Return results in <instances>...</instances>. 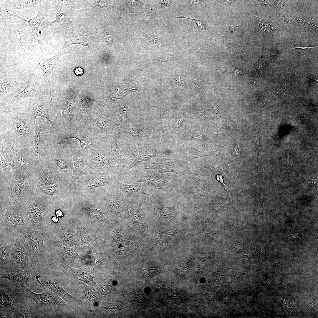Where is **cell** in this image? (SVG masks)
Wrapping results in <instances>:
<instances>
[{
  "instance_id": "1",
  "label": "cell",
  "mask_w": 318,
  "mask_h": 318,
  "mask_svg": "<svg viewBox=\"0 0 318 318\" xmlns=\"http://www.w3.org/2000/svg\"><path fill=\"white\" fill-rule=\"evenodd\" d=\"M0 135L24 148L34 147L35 120L24 105L13 110L0 111Z\"/></svg>"
},
{
  "instance_id": "2",
  "label": "cell",
  "mask_w": 318,
  "mask_h": 318,
  "mask_svg": "<svg viewBox=\"0 0 318 318\" xmlns=\"http://www.w3.org/2000/svg\"><path fill=\"white\" fill-rule=\"evenodd\" d=\"M0 181V203L23 204L34 195V175L20 178L12 176Z\"/></svg>"
},
{
  "instance_id": "3",
  "label": "cell",
  "mask_w": 318,
  "mask_h": 318,
  "mask_svg": "<svg viewBox=\"0 0 318 318\" xmlns=\"http://www.w3.org/2000/svg\"><path fill=\"white\" fill-rule=\"evenodd\" d=\"M0 235H11L31 226L30 218L22 203H0Z\"/></svg>"
},
{
  "instance_id": "4",
  "label": "cell",
  "mask_w": 318,
  "mask_h": 318,
  "mask_svg": "<svg viewBox=\"0 0 318 318\" xmlns=\"http://www.w3.org/2000/svg\"><path fill=\"white\" fill-rule=\"evenodd\" d=\"M105 191L113 195L122 203H139L146 200L151 194L149 186L139 182L122 183L116 179L105 187Z\"/></svg>"
},
{
  "instance_id": "5",
  "label": "cell",
  "mask_w": 318,
  "mask_h": 318,
  "mask_svg": "<svg viewBox=\"0 0 318 318\" xmlns=\"http://www.w3.org/2000/svg\"><path fill=\"white\" fill-rule=\"evenodd\" d=\"M22 204L30 218L33 229L49 231L51 223L53 222L52 216L55 215L52 203L34 194Z\"/></svg>"
},
{
  "instance_id": "6",
  "label": "cell",
  "mask_w": 318,
  "mask_h": 318,
  "mask_svg": "<svg viewBox=\"0 0 318 318\" xmlns=\"http://www.w3.org/2000/svg\"><path fill=\"white\" fill-rule=\"evenodd\" d=\"M21 289L26 297L32 299L36 303L37 318L51 317L57 309L69 306L59 296L48 289L44 288L43 292L37 294L27 287H21Z\"/></svg>"
},
{
  "instance_id": "7",
  "label": "cell",
  "mask_w": 318,
  "mask_h": 318,
  "mask_svg": "<svg viewBox=\"0 0 318 318\" xmlns=\"http://www.w3.org/2000/svg\"><path fill=\"white\" fill-rule=\"evenodd\" d=\"M57 137L56 132L48 121L40 117L36 118L34 147L42 161L47 160L49 151L57 142Z\"/></svg>"
},
{
  "instance_id": "8",
  "label": "cell",
  "mask_w": 318,
  "mask_h": 318,
  "mask_svg": "<svg viewBox=\"0 0 318 318\" xmlns=\"http://www.w3.org/2000/svg\"><path fill=\"white\" fill-rule=\"evenodd\" d=\"M49 231L35 230L31 226L21 228L17 231L25 247L34 270L37 272L40 267L38 253L44 246V240Z\"/></svg>"
},
{
  "instance_id": "9",
  "label": "cell",
  "mask_w": 318,
  "mask_h": 318,
  "mask_svg": "<svg viewBox=\"0 0 318 318\" xmlns=\"http://www.w3.org/2000/svg\"><path fill=\"white\" fill-rule=\"evenodd\" d=\"M116 175H105L97 173H87L79 178L68 189L70 194H80L93 198L97 190L106 187L117 179Z\"/></svg>"
},
{
  "instance_id": "10",
  "label": "cell",
  "mask_w": 318,
  "mask_h": 318,
  "mask_svg": "<svg viewBox=\"0 0 318 318\" xmlns=\"http://www.w3.org/2000/svg\"><path fill=\"white\" fill-rule=\"evenodd\" d=\"M116 130L127 143L135 145L143 140L149 139L153 132L148 122L128 117L118 126Z\"/></svg>"
},
{
  "instance_id": "11",
  "label": "cell",
  "mask_w": 318,
  "mask_h": 318,
  "mask_svg": "<svg viewBox=\"0 0 318 318\" xmlns=\"http://www.w3.org/2000/svg\"><path fill=\"white\" fill-rule=\"evenodd\" d=\"M23 104L35 120L38 117L46 119L52 125L57 135L61 133L58 110L55 102L44 99L31 98L25 100Z\"/></svg>"
},
{
  "instance_id": "12",
  "label": "cell",
  "mask_w": 318,
  "mask_h": 318,
  "mask_svg": "<svg viewBox=\"0 0 318 318\" xmlns=\"http://www.w3.org/2000/svg\"><path fill=\"white\" fill-rule=\"evenodd\" d=\"M47 160L60 173L70 181L73 173V162L68 140L57 143L51 149Z\"/></svg>"
},
{
  "instance_id": "13",
  "label": "cell",
  "mask_w": 318,
  "mask_h": 318,
  "mask_svg": "<svg viewBox=\"0 0 318 318\" xmlns=\"http://www.w3.org/2000/svg\"><path fill=\"white\" fill-rule=\"evenodd\" d=\"M41 161L36 154L34 147L21 150L15 156L12 161V176L20 178L34 175Z\"/></svg>"
},
{
  "instance_id": "14",
  "label": "cell",
  "mask_w": 318,
  "mask_h": 318,
  "mask_svg": "<svg viewBox=\"0 0 318 318\" xmlns=\"http://www.w3.org/2000/svg\"><path fill=\"white\" fill-rule=\"evenodd\" d=\"M105 107L103 101L98 103L91 113L86 125L100 140L116 130L115 124L105 113Z\"/></svg>"
},
{
  "instance_id": "15",
  "label": "cell",
  "mask_w": 318,
  "mask_h": 318,
  "mask_svg": "<svg viewBox=\"0 0 318 318\" xmlns=\"http://www.w3.org/2000/svg\"><path fill=\"white\" fill-rule=\"evenodd\" d=\"M40 80L39 76L33 75L25 82H23L13 92L9 95L12 100L3 110L9 111L19 108L18 100L21 99H44Z\"/></svg>"
},
{
  "instance_id": "16",
  "label": "cell",
  "mask_w": 318,
  "mask_h": 318,
  "mask_svg": "<svg viewBox=\"0 0 318 318\" xmlns=\"http://www.w3.org/2000/svg\"><path fill=\"white\" fill-rule=\"evenodd\" d=\"M73 139L77 140L79 142L78 149L83 153H87L92 147L100 150V140L86 126L79 125L68 132L61 133L57 136V143H60L67 140Z\"/></svg>"
},
{
  "instance_id": "17",
  "label": "cell",
  "mask_w": 318,
  "mask_h": 318,
  "mask_svg": "<svg viewBox=\"0 0 318 318\" xmlns=\"http://www.w3.org/2000/svg\"><path fill=\"white\" fill-rule=\"evenodd\" d=\"M118 134L116 130L110 135L101 140L100 152L105 157L116 163L121 172L132 163L133 160L127 159L123 150L120 148L117 142Z\"/></svg>"
},
{
  "instance_id": "18",
  "label": "cell",
  "mask_w": 318,
  "mask_h": 318,
  "mask_svg": "<svg viewBox=\"0 0 318 318\" xmlns=\"http://www.w3.org/2000/svg\"><path fill=\"white\" fill-rule=\"evenodd\" d=\"M86 154L88 156L89 173L117 176L121 173L116 163L106 158L95 147H92Z\"/></svg>"
},
{
  "instance_id": "19",
  "label": "cell",
  "mask_w": 318,
  "mask_h": 318,
  "mask_svg": "<svg viewBox=\"0 0 318 318\" xmlns=\"http://www.w3.org/2000/svg\"><path fill=\"white\" fill-rule=\"evenodd\" d=\"M34 177L36 185L41 187L60 184L68 186L70 182L47 160L41 161Z\"/></svg>"
},
{
  "instance_id": "20",
  "label": "cell",
  "mask_w": 318,
  "mask_h": 318,
  "mask_svg": "<svg viewBox=\"0 0 318 318\" xmlns=\"http://www.w3.org/2000/svg\"><path fill=\"white\" fill-rule=\"evenodd\" d=\"M106 92L104 102L107 108H109L116 100H123L131 92L139 91L141 89L134 81L126 83L117 82L111 78L105 79Z\"/></svg>"
},
{
  "instance_id": "21",
  "label": "cell",
  "mask_w": 318,
  "mask_h": 318,
  "mask_svg": "<svg viewBox=\"0 0 318 318\" xmlns=\"http://www.w3.org/2000/svg\"><path fill=\"white\" fill-rule=\"evenodd\" d=\"M10 257V273L34 270L26 250L17 233L12 235Z\"/></svg>"
},
{
  "instance_id": "22",
  "label": "cell",
  "mask_w": 318,
  "mask_h": 318,
  "mask_svg": "<svg viewBox=\"0 0 318 318\" xmlns=\"http://www.w3.org/2000/svg\"><path fill=\"white\" fill-rule=\"evenodd\" d=\"M0 307L13 308L28 298L21 287L17 286L5 278H0Z\"/></svg>"
},
{
  "instance_id": "23",
  "label": "cell",
  "mask_w": 318,
  "mask_h": 318,
  "mask_svg": "<svg viewBox=\"0 0 318 318\" xmlns=\"http://www.w3.org/2000/svg\"><path fill=\"white\" fill-rule=\"evenodd\" d=\"M37 281L43 288L48 289L59 296L64 301L68 302L80 303L82 301L68 293L58 280L52 277L47 268L41 265L38 271Z\"/></svg>"
},
{
  "instance_id": "24",
  "label": "cell",
  "mask_w": 318,
  "mask_h": 318,
  "mask_svg": "<svg viewBox=\"0 0 318 318\" xmlns=\"http://www.w3.org/2000/svg\"><path fill=\"white\" fill-rule=\"evenodd\" d=\"M70 148L72 153L73 168L71 180L68 186L70 188L75 182L82 175L89 173L88 170V156L78 149L79 144L76 140H68Z\"/></svg>"
},
{
  "instance_id": "25",
  "label": "cell",
  "mask_w": 318,
  "mask_h": 318,
  "mask_svg": "<svg viewBox=\"0 0 318 318\" xmlns=\"http://www.w3.org/2000/svg\"><path fill=\"white\" fill-rule=\"evenodd\" d=\"M68 186L62 184L45 187L36 185L34 194L54 203L69 198L70 195Z\"/></svg>"
},
{
  "instance_id": "26",
  "label": "cell",
  "mask_w": 318,
  "mask_h": 318,
  "mask_svg": "<svg viewBox=\"0 0 318 318\" xmlns=\"http://www.w3.org/2000/svg\"><path fill=\"white\" fill-rule=\"evenodd\" d=\"M0 278L7 279L15 285L19 287H28L38 278V273L34 270L22 272L0 273Z\"/></svg>"
},
{
  "instance_id": "27",
  "label": "cell",
  "mask_w": 318,
  "mask_h": 318,
  "mask_svg": "<svg viewBox=\"0 0 318 318\" xmlns=\"http://www.w3.org/2000/svg\"><path fill=\"white\" fill-rule=\"evenodd\" d=\"M0 236V273H10L12 235Z\"/></svg>"
},
{
  "instance_id": "28",
  "label": "cell",
  "mask_w": 318,
  "mask_h": 318,
  "mask_svg": "<svg viewBox=\"0 0 318 318\" xmlns=\"http://www.w3.org/2000/svg\"><path fill=\"white\" fill-rule=\"evenodd\" d=\"M0 176L6 177L11 174V166L14 158L19 152L12 146L7 145L0 146Z\"/></svg>"
},
{
  "instance_id": "29",
  "label": "cell",
  "mask_w": 318,
  "mask_h": 318,
  "mask_svg": "<svg viewBox=\"0 0 318 318\" xmlns=\"http://www.w3.org/2000/svg\"><path fill=\"white\" fill-rule=\"evenodd\" d=\"M58 266L60 269L68 276L83 281L94 286L98 291L99 288L94 280L95 278L92 276L89 271L72 268L62 262L59 263Z\"/></svg>"
},
{
  "instance_id": "30",
  "label": "cell",
  "mask_w": 318,
  "mask_h": 318,
  "mask_svg": "<svg viewBox=\"0 0 318 318\" xmlns=\"http://www.w3.org/2000/svg\"><path fill=\"white\" fill-rule=\"evenodd\" d=\"M6 11L8 16L17 18L21 21L27 22L32 30V39H33L34 41L37 42L39 45L42 46L43 44L42 42L39 37L38 32L39 27L42 22L46 18V13L47 11H44L43 9L40 7L38 9V14L36 16L30 19H26L22 18L15 13L10 14L8 12V11Z\"/></svg>"
},
{
  "instance_id": "31",
  "label": "cell",
  "mask_w": 318,
  "mask_h": 318,
  "mask_svg": "<svg viewBox=\"0 0 318 318\" xmlns=\"http://www.w3.org/2000/svg\"><path fill=\"white\" fill-rule=\"evenodd\" d=\"M65 49L62 48L60 51L56 55L47 59H39L37 63L39 68L43 73V76L46 77L47 80L49 87L50 98L51 101L53 100L51 95V88L50 84V78L53 70L58 64V60L61 56L67 54Z\"/></svg>"
},
{
  "instance_id": "32",
  "label": "cell",
  "mask_w": 318,
  "mask_h": 318,
  "mask_svg": "<svg viewBox=\"0 0 318 318\" xmlns=\"http://www.w3.org/2000/svg\"><path fill=\"white\" fill-rule=\"evenodd\" d=\"M130 102L129 99H125L120 103L114 105L110 107V111L107 115L115 123L116 128L128 117L127 112Z\"/></svg>"
},
{
  "instance_id": "33",
  "label": "cell",
  "mask_w": 318,
  "mask_h": 318,
  "mask_svg": "<svg viewBox=\"0 0 318 318\" xmlns=\"http://www.w3.org/2000/svg\"><path fill=\"white\" fill-rule=\"evenodd\" d=\"M29 299L11 309L12 318H37L36 303Z\"/></svg>"
},
{
  "instance_id": "34",
  "label": "cell",
  "mask_w": 318,
  "mask_h": 318,
  "mask_svg": "<svg viewBox=\"0 0 318 318\" xmlns=\"http://www.w3.org/2000/svg\"><path fill=\"white\" fill-rule=\"evenodd\" d=\"M3 6L8 11L20 9L34 12L39 9L43 0H15L5 1Z\"/></svg>"
},
{
  "instance_id": "35",
  "label": "cell",
  "mask_w": 318,
  "mask_h": 318,
  "mask_svg": "<svg viewBox=\"0 0 318 318\" xmlns=\"http://www.w3.org/2000/svg\"><path fill=\"white\" fill-rule=\"evenodd\" d=\"M19 83L12 79L0 78V96L11 94L22 83Z\"/></svg>"
},
{
  "instance_id": "36",
  "label": "cell",
  "mask_w": 318,
  "mask_h": 318,
  "mask_svg": "<svg viewBox=\"0 0 318 318\" xmlns=\"http://www.w3.org/2000/svg\"><path fill=\"white\" fill-rule=\"evenodd\" d=\"M82 211L89 216L102 221H107L108 220L104 215L101 208L100 209L91 208L86 202L83 203L82 207Z\"/></svg>"
},
{
  "instance_id": "37",
  "label": "cell",
  "mask_w": 318,
  "mask_h": 318,
  "mask_svg": "<svg viewBox=\"0 0 318 318\" xmlns=\"http://www.w3.org/2000/svg\"><path fill=\"white\" fill-rule=\"evenodd\" d=\"M77 43L88 47L90 45L89 39L86 37L83 36L71 37L66 38L62 48L65 49L70 45Z\"/></svg>"
},
{
  "instance_id": "38",
  "label": "cell",
  "mask_w": 318,
  "mask_h": 318,
  "mask_svg": "<svg viewBox=\"0 0 318 318\" xmlns=\"http://www.w3.org/2000/svg\"><path fill=\"white\" fill-rule=\"evenodd\" d=\"M85 288V293L87 299L91 302L96 304L98 302V298L96 292L87 286Z\"/></svg>"
},
{
  "instance_id": "39",
  "label": "cell",
  "mask_w": 318,
  "mask_h": 318,
  "mask_svg": "<svg viewBox=\"0 0 318 318\" xmlns=\"http://www.w3.org/2000/svg\"><path fill=\"white\" fill-rule=\"evenodd\" d=\"M59 11V10L57 14L47 11L48 12L55 15L56 16L55 20L54 21L50 22H48L50 25L58 24L63 23L66 21V12L64 13H61Z\"/></svg>"
},
{
  "instance_id": "40",
  "label": "cell",
  "mask_w": 318,
  "mask_h": 318,
  "mask_svg": "<svg viewBox=\"0 0 318 318\" xmlns=\"http://www.w3.org/2000/svg\"><path fill=\"white\" fill-rule=\"evenodd\" d=\"M0 318H12L11 309L9 308H0Z\"/></svg>"
},
{
  "instance_id": "41",
  "label": "cell",
  "mask_w": 318,
  "mask_h": 318,
  "mask_svg": "<svg viewBox=\"0 0 318 318\" xmlns=\"http://www.w3.org/2000/svg\"><path fill=\"white\" fill-rule=\"evenodd\" d=\"M177 18H183L187 19H193L195 20L196 22V23L197 24L198 27L200 29H201L203 30H205V25L203 23L201 20H197L196 19H192L191 18H189L183 16H176Z\"/></svg>"
},
{
  "instance_id": "42",
  "label": "cell",
  "mask_w": 318,
  "mask_h": 318,
  "mask_svg": "<svg viewBox=\"0 0 318 318\" xmlns=\"http://www.w3.org/2000/svg\"><path fill=\"white\" fill-rule=\"evenodd\" d=\"M224 169L225 170L226 172L229 175L230 177H232V176H233V175L234 174L233 171L232 170V168L231 167L230 165H228L224 167Z\"/></svg>"
},
{
  "instance_id": "43",
  "label": "cell",
  "mask_w": 318,
  "mask_h": 318,
  "mask_svg": "<svg viewBox=\"0 0 318 318\" xmlns=\"http://www.w3.org/2000/svg\"><path fill=\"white\" fill-rule=\"evenodd\" d=\"M54 215L59 217L62 218L64 216V213L60 209L57 208L54 209Z\"/></svg>"
},
{
  "instance_id": "44",
  "label": "cell",
  "mask_w": 318,
  "mask_h": 318,
  "mask_svg": "<svg viewBox=\"0 0 318 318\" xmlns=\"http://www.w3.org/2000/svg\"><path fill=\"white\" fill-rule=\"evenodd\" d=\"M75 73L77 75H81L83 73V70L80 67L76 68L74 70Z\"/></svg>"
},
{
  "instance_id": "45",
  "label": "cell",
  "mask_w": 318,
  "mask_h": 318,
  "mask_svg": "<svg viewBox=\"0 0 318 318\" xmlns=\"http://www.w3.org/2000/svg\"><path fill=\"white\" fill-rule=\"evenodd\" d=\"M242 72L243 70L241 69L235 67L233 73L234 74L237 75L238 74L241 73Z\"/></svg>"
},
{
  "instance_id": "46",
  "label": "cell",
  "mask_w": 318,
  "mask_h": 318,
  "mask_svg": "<svg viewBox=\"0 0 318 318\" xmlns=\"http://www.w3.org/2000/svg\"><path fill=\"white\" fill-rule=\"evenodd\" d=\"M217 179L222 184L223 186V187H224L225 188H226V186L223 183V178H222V175H217Z\"/></svg>"
},
{
  "instance_id": "47",
  "label": "cell",
  "mask_w": 318,
  "mask_h": 318,
  "mask_svg": "<svg viewBox=\"0 0 318 318\" xmlns=\"http://www.w3.org/2000/svg\"><path fill=\"white\" fill-rule=\"evenodd\" d=\"M52 221L53 223H57L59 221V218L55 215H54L52 217Z\"/></svg>"
},
{
  "instance_id": "48",
  "label": "cell",
  "mask_w": 318,
  "mask_h": 318,
  "mask_svg": "<svg viewBox=\"0 0 318 318\" xmlns=\"http://www.w3.org/2000/svg\"><path fill=\"white\" fill-rule=\"evenodd\" d=\"M317 47V46H316V47H295V48H294V49H297V48L298 49H298H304V50H309V49H312V48H315V47Z\"/></svg>"
}]
</instances>
